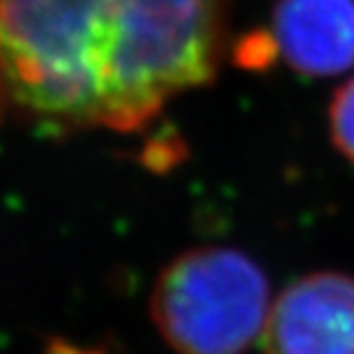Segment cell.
I'll use <instances>...</instances> for the list:
<instances>
[{
  "label": "cell",
  "instance_id": "7a4b0ae2",
  "mask_svg": "<svg viewBox=\"0 0 354 354\" xmlns=\"http://www.w3.org/2000/svg\"><path fill=\"white\" fill-rule=\"evenodd\" d=\"M272 304L265 269L251 256L201 246L161 272L152 317L177 354H244L263 336Z\"/></svg>",
  "mask_w": 354,
  "mask_h": 354
},
{
  "label": "cell",
  "instance_id": "6da1fadb",
  "mask_svg": "<svg viewBox=\"0 0 354 354\" xmlns=\"http://www.w3.org/2000/svg\"><path fill=\"white\" fill-rule=\"evenodd\" d=\"M0 88L51 124L140 129L127 0H0Z\"/></svg>",
  "mask_w": 354,
  "mask_h": 354
},
{
  "label": "cell",
  "instance_id": "277c9868",
  "mask_svg": "<svg viewBox=\"0 0 354 354\" xmlns=\"http://www.w3.org/2000/svg\"><path fill=\"white\" fill-rule=\"evenodd\" d=\"M272 37L292 72L327 79L354 67V0H276Z\"/></svg>",
  "mask_w": 354,
  "mask_h": 354
},
{
  "label": "cell",
  "instance_id": "3957f363",
  "mask_svg": "<svg viewBox=\"0 0 354 354\" xmlns=\"http://www.w3.org/2000/svg\"><path fill=\"white\" fill-rule=\"evenodd\" d=\"M265 354H354V276L313 272L276 297Z\"/></svg>",
  "mask_w": 354,
  "mask_h": 354
},
{
  "label": "cell",
  "instance_id": "5b68a950",
  "mask_svg": "<svg viewBox=\"0 0 354 354\" xmlns=\"http://www.w3.org/2000/svg\"><path fill=\"white\" fill-rule=\"evenodd\" d=\"M331 143L354 166V76L334 92L327 113Z\"/></svg>",
  "mask_w": 354,
  "mask_h": 354
}]
</instances>
